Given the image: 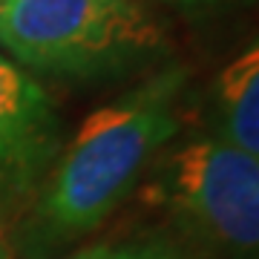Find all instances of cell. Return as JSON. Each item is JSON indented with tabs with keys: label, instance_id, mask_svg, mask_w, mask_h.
Wrapping results in <instances>:
<instances>
[{
	"label": "cell",
	"instance_id": "2",
	"mask_svg": "<svg viewBox=\"0 0 259 259\" xmlns=\"http://www.w3.org/2000/svg\"><path fill=\"white\" fill-rule=\"evenodd\" d=\"M0 49L35 72L101 81L161 58L167 35L141 0H0Z\"/></svg>",
	"mask_w": 259,
	"mask_h": 259
},
{
	"label": "cell",
	"instance_id": "6",
	"mask_svg": "<svg viewBox=\"0 0 259 259\" xmlns=\"http://www.w3.org/2000/svg\"><path fill=\"white\" fill-rule=\"evenodd\" d=\"M64 259H187V253L170 236H136L121 242H98Z\"/></svg>",
	"mask_w": 259,
	"mask_h": 259
},
{
	"label": "cell",
	"instance_id": "4",
	"mask_svg": "<svg viewBox=\"0 0 259 259\" xmlns=\"http://www.w3.org/2000/svg\"><path fill=\"white\" fill-rule=\"evenodd\" d=\"M61 124L47 90L0 52V182L29 187L58 156Z\"/></svg>",
	"mask_w": 259,
	"mask_h": 259
},
{
	"label": "cell",
	"instance_id": "5",
	"mask_svg": "<svg viewBox=\"0 0 259 259\" xmlns=\"http://www.w3.org/2000/svg\"><path fill=\"white\" fill-rule=\"evenodd\" d=\"M216 121L219 139L259 158V37L219 75Z\"/></svg>",
	"mask_w": 259,
	"mask_h": 259
},
{
	"label": "cell",
	"instance_id": "1",
	"mask_svg": "<svg viewBox=\"0 0 259 259\" xmlns=\"http://www.w3.org/2000/svg\"><path fill=\"white\" fill-rule=\"evenodd\" d=\"M185 87V69H158L83 118L49 167L35 216L37 239L44 245L72 242L95 231L124 202L182 127Z\"/></svg>",
	"mask_w": 259,
	"mask_h": 259
},
{
	"label": "cell",
	"instance_id": "7",
	"mask_svg": "<svg viewBox=\"0 0 259 259\" xmlns=\"http://www.w3.org/2000/svg\"><path fill=\"white\" fill-rule=\"evenodd\" d=\"M176 3H190V6H207V3H222V0H176Z\"/></svg>",
	"mask_w": 259,
	"mask_h": 259
},
{
	"label": "cell",
	"instance_id": "3",
	"mask_svg": "<svg viewBox=\"0 0 259 259\" xmlns=\"http://www.w3.org/2000/svg\"><path fill=\"white\" fill-rule=\"evenodd\" d=\"M147 199L231 259H259V158L225 139H193L150 170Z\"/></svg>",
	"mask_w": 259,
	"mask_h": 259
}]
</instances>
